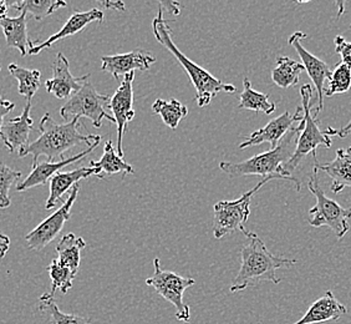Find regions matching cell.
Returning <instances> with one entry per match:
<instances>
[{"label": "cell", "instance_id": "cell-35", "mask_svg": "<svg viewBox=\"0 0 351 324\" xmlns=\"http://www.w3.org/2000/svg\"><path fill=\"white\" fill-rule=\"evenodd\" d=\"M324 131L325 134L329 136V137H331V136H339V137L344 139V137L351 134V119L350 121L348 122V125L344 126V128H339V130L338 128H328Z\"/></svg>", "mask_w": 351, "mask_h": 324}, {"label": "cell", "instance_id": "cell-4", "mask_svg": "<svg viewBox=\"0 0 351 324\" xmlns=\"http://www.w3.org/2000/svg\"><path fill=\"white\" fill-rule=\"evenodd\" d=\"M152 30L157 41L175 56L176 60L182 65L186 73L189 74V80L196 89V102L199 108L207 106L213 100V97H216L219 93H236V86H233L232 84H224L219 79H217L206 69L189 59L178 49L173 41L172 29L163 18L162 8H160L158 14L152 21Z\"/></svg>", "mask_w": 351, "mask_h": 324}, {"label": "cell", "instance_id": "cell-31", "mask_svg": "<svg viewBox=\"0 0 351 324\" xmlns=\"http://www.w3.org/2000/svg\"><path fill=\"white\" fill-rule=\"evenodd\" d=\"M329 86L325 89L324 96H334V95L348 93L351 88V70L345 64L340 62L334 70H331L329 76Z\"/></svg>", "mask_w": 351, "mask_h": 324}, {"label": "cell", "instance_id": "cell-34", "mask_svg": "<svg viewBox=\"0 0 351 324\" xmlns=\"http://www.w3.org/2000/svg\"><path fill=\"white\" fill-rule=\"evenodd\" d=\"M335 50L341 56V62L351 70V43L345 40L343 36H335Z\"/></svg>", "mask_w": 351, "mask_h": 324}, {"label": "cell", "instance_id": "cell-39", "mask_svg": "<svg viewBox=\"0 0 351 324\" xmlns=\"http://www.w3.org/2000/svg\"><path fill=\"white\" fill-rule=\"evenodd\" d=\"M8 8L7 1H0V21L7 18Z\"/></svg>", "mask_w": 351, "mask_h": 324}, {"label": "cell", "instance_id": "cell-28", "mask_svg": "<svg viewBox=\"0 0 351 324\" xmlns=\"http://www.w3.org/2000/svg\"><path fill=\"white\" fill-rule=\"evenodd\" d=\"M8 70L19 82V94L27 97V102H32L36 91L41 85V74L39 70L21 68L16 64H9Z\"/></svg>", "mask_w": 351, "mask_h": 324}, {"label": "cell", "instance_id": "cell-3", "mask_svg": "<svg viewBox=\"0 0 351 324\" xmlns=\"http://www.w3.org/2000/svg\"><path fill=\"white\" fill-rule=\"evenodd\" d=\"M244 235L248 241L241 251V270L230 286V292H241L264 281L280 284V278L276 276V272L279 268L297 264V259L274 256L254 232L245 230Z\"/></svg>", "mask_w": 351, "mask_h": 324}, {"label": "cell", "instance_id": "cell-27", "mask_svg": "<svg viewBox=\"0 0 351 324\" xmlns=\"http://www.w3.org/2000/svg\"><path fill=\"white\" fill-rule=\"evenodd\" d=\"M239 108H245L250 111L256 113H264L267 115H270L271 113L276 111V104L269 102V96L267 94H262L256 91L250 79L245 76L243 79V91L239 96Z\"/></svg>", "mask_w": 351, "mask_h": 324}, {"label": "cell", "instance_id": "cell-16", "mask_svg": "<svg viewBox=\"0 0 351 324\" xmlns=\"http://www.w3.org/2000/svg\"><path fill=\"white\" fill-rule=\"evenodd\" d=\"M101 69L106 73H110L119 80L121 75H128L135 73V70L146 71L151 68V65L156 61L154 55L142 51L141 49H136L128 54L111 55V56H102Z\"/></svg>", "mask_w": 351, "mask_h": 324}, {"label": "cell", "instance_id": "cell-9", "mask_svg": "<svg viewBox=\"0 0 351 324\" xmlns=\"http://www.w3.org/2000/svg\"><path fill=\"white\" fill-rule=\"evenodd\" d=\"M155 272L154 276L146 279V284L149 287H154L156 292L173 304L176 308V319L189 323L191 321V312L189 307L183 301V293L189 287L195 286L196 281L193 278H186L177 275L171 270H165L161 268L160 258L154 259Z\"/></svg>", "mask_w": 351, "mask_h": 324}, {"label": "cell", "instance_id": "cell-14", "mask_svg": "<svg viewBox=\"0 0 351 324\" xmlns=\"http://www.w3.org/2000/svg\"><path fill=\"white\" fill-rule=\"evenodd\" d=\"M54 76L45 82V89L49 94L54 95L56 99L69 100L75 93H77L82 85L88 80L90 75L75 78L70 73L69 60L62 53H58L53 65Z\"/></svg>", "mask_w": 351, "mask_h": 324}, {"label": "cell", "instance_id": "cell-18", "mask_svg": "<svg viewBox=\"0 0 351 324\" xmlns=\"http://www.w3.org/2000/svg\"><path fill=\"white\" fill-rule=\"evenodd\" d=\"M30 110L32 102H27V106L23 110L21 116L3 124L0 130V137L3 139L9 152H15L16 150L21 151L30 143L29 136L33 130V119L30 116Z\"/></svg>", "mask_w": 351, "mask_h": 324}, {"label": "cell", "instance_id": "cell-33", "mask_svg": "<svg viewBox=\"0 0 351 324\" xmlns=\"http://www.w3.org/2000/svg\"><path fill=\"white\" fill-rule=\"evenodd\" d=\"M21 177V171L9 167L5 163H0V209H5L10 206L9 191Z\"/></svg>", "mask_w": 351, "mask_h": 324}, {"label": "cell", "instance_id": "cell-30", "mask_svg": "<svg viewBox=\"0 0 351 324\" xmlns=\"http://www.w3.org/2000/svg\"><path fill=\"white\" fill-rule=\"evenodd\" d=\"M152 110L155 114H158L162 117L163 122L171 130H176L178 128L180 121L189 114V108H186L182 102H178L176 99H171L169 102L157 99L152 104Z\"/></svg>", "mask_w": 351, "mask_h": 324}, {"label": "cell", "instance_id": "cell-8", "mask_svg": "<svg viewBox=\"0 0 351 324\" xmlns=\"http://www.w3.org/2000/svg\"><path fill=\"white\" fill-rule=\"evenodd\" d=\"M269 180H261L256 187L245 192L233 201H218L215 205L213 216V236L221 240L234 232H245V223L250 213V201L253 195L262 189Z\"/></svg>", "mask_w": 351, "mask_h": 324}, {"label": "cell", "instance_id": "cell-25", "mask_svg": "<svg viewBox=\"0 0 351 324\" xmlns=\"http://www.w3.org/2000/svg\"><path fill=\"white\" fill-rule=\"evenodd\" d=\"M304 70L303 64L293 60L288 56H279L277 67L271 71V80L279 88L289 89L299 82V76Z\"/></svg>", "mask_w": 351, "mask_h": 324}, {"label": "cell", "instance_id": "cell-22", "mask_svg": "<svg viewBox=\"0 0 351 324\" xmlns=\"http://www.w3.org/2000/svg\"><path fill=\"white\" fill-rule=\"evenodd\" d=\"M90 166L96 169V176L99 178H104V175H115L121 172L122 177L126 175H134L135 171L132 166L128 162L123 161V159L116 154L114 143L108 140L105 143L104 154L99 161H90Z\"/></svg>", "mask_w": 351, "mask_h": 324}, {"label": "cell", "instance_id": "cell-20", "mask_svg": "<svg viewBox=\"0 0 351 324\" xmlns=\"http://www.w3.org/2000/svg\"><path fill=\"white\" fill-rule=\"evenodd\" d=\"M313 157L317 170L324 171L332 180L331 191L334 194H340L345 187H351V146L348 149L337 150L335 159L323 165L317 162V155H313Z\"/></svg>", "mask_w": 351, "mask_h": 324}, {"label": "cell", "instance_id": "cell-41", "mask_svg": "<svg viewBox=\"0 0 351 324\" xmlns=\"http://www.w3.org/2000/svg\"><path fill=\"white\" fill-rule=\"evenodd\" d=\"M3 102V99H1V94H0V102Z\"/></svg>", "mask_w": 351, "mask_h": 324}, {"label": "cell", "instance_id": "cell-7", "mask_svg": "<svg viewBox=\"0 0 351 324\" xmlns=\"http://www.w3.org/2000/svg\"><path fill=\"white\" fill-rule=\"evenodd\" d=\"M110 96L100 94L88 80L61 106L60 115L68 122L73 121L74 119L88 117L96 128H101L105 119L116 125L114 116L106 113V108H110Z\"/></svg>", "mask_w": 351, "mask_h": 324}, {"label": "cell", "instance_id": "cell-13", "mask_svg": "<svg viewBox=\"0 0 351 324\" xmlns=\"http://www.w3.org/2000/svg\"><path fill=\"white\" fill-rule=\"evenodd\" d=\"M306 38V34L303 32H295L294 34L289 38V45L294 47L297 50L298 55L300 56V59L303 61V67L304 70L311 76V81L314 82V86L317 93V106L315 111L317 114L324 108V91L325 81L329 79L331 74L329 65L320 60L315 55L309 53L302 44V40Z\"/></svg>", "mask_w": 351, "mask_h": 324}, {"label": "cell", "instance_id": "cell-6", "mask_svg": "<svg viewBox=\"0 0 351 324\" xmlns=\"http://www.w3.org/2000/svg\"><path fill=\"white\" fill-rule=\"evenodd\" d=\"M317 172L319 170L314 165L308 189L315 196L317 203L309 211V224L315 229L328 226L335 233V236L343 238L350 229L349 220L351 218V209H345L337 201L326 197L317 181Z\"/></svg>", "mask_w": 351, "mask_h": 324}, {"label": "cell", "instance_id": "cell-37", "mask_svg": "<svg viewBox=\"0 0 351 324\" xmlns=\"http://www.w3.org/2000/svg\"><path fill=\"white\" fill-rule=\"evenodd\" d=\"M9 247H10V238L0 232V258L7 255Z\"/></svg>", "mask_w": 351, "mask_h": 324}, {"label": "cell", "instance_id": "cell-15", "mask_svg": "<svg viewBox=\"0 0 351 324\" xmlns=\"http://www.w3.org/2000/svg\"><path fill=\"white\" fill-rule=\"evenodd\" d=\"M94 21H99V23L104 21V12L100 10V9L94 8V9L88 10V12H75L69 18L68 21L65 23V25L61 27L58 33L51 35L47 40L39 43V44L30 41L29 43V51H27V54H39L43 50L51 47L56 41L62 40V39H65L68 36H73V35L80 33L84 27H88L90 23H94Z\"/></svg>", "mask_w": 351, "mask_h": 324}, {"label": "cell", "instance_id": "cell-24", "mask_svg": "<svg viewBox=\"0 0 351 324\" xmlns=\"http://www.w3.org/2000/svg\"><path fill=\"white\" fill-rule=\"evenodd\" d=\"M86 247V242L82 237H76L74 233H68L62 237L60 242L56 246L58 261L62 266L68 267L75 275H77L80 259H82V251Z\"/></svg>", "mask_w": 351, "mask_h": 324}, {"label": "cell", "instance_id": "cell-29", "mask_svg": "<svg viewBox=\"0 0 351 324\" xmlns=\"http://www.w3.org/2000/svg\"><path fill=\"white\" fill-rule=\"evenodd\" d=\"M47 270L51 279V290L49 293L43 294L41 299H54L55 292L58 290H61V293L64 294L68 293L69 290H71L76 275L69 270L68 267L62 266L58 259H54L47 267Z\"/></svg>", "mask_w": 351, "mask_h": 324}, {"label": "cell", "instance_id": "cell-1", "mask_svg": "<svg viewBox=\"0 0 351 324\" xmlns=\"http://www.w3.org/2000/svg\"><path fill=\"white\" fill-rule=\"evenodd\" d=\"M303 126H304V117L302 121L294 125L288 131V134L284 136L276 149L253 156L243 162H219V167L230 177L257 175L261 176L262 180H269V181L276 178L291 181L295 185L297 191H300L302 189L300 181L289 175L288 172H285L284 165L291 160V156L294 154L297 148L298 137L300 135Z\"/></svg>", "mask_w": 351, "mask_h": 324}, {"label": "cell", "instance_id": "cell-32", "mask_svg": "<svg viewBox=\"0 0 351 324\" xmlns=\"http://www.w3.org/2000/svg\"><path fill=\"white\" fill-rule=\"evenodd\" d=\"M39 310L50 314L53 324H88V318L61 312L58 304L55 303L54 299H41L40 298Z\"/></svg>", "mask_w": 351, "mask_h": 324}, {"label": "cell", "instance_id": "cell-26", "mask_svg": "<svg viewBox=\"0 0 351 324\" xmlns=\"http://www.w3.org/2000/svg\"><path fill=\"white\" fill-rule=\"evenodd\" d=\"M8 7H14L21 13L30 14L35 21H40L60 8L66 7L62 0H19L7 1Z\"/></svg>", "mask_w": 351, "mask_h": 324}, {"label": "cell", "instance_id": "cell-5", "mask_svg": "<svg viewBox=\"0 0 351 324\" xmlns=\"http://www.w3.org/2000/svg\"><path fill=\"white\" fill-rule=\"evenodd\" d=\"M302 95V108L304 114V126L298 137L297 148L291 160L284 165L285 172L291 176V172L298 169L300 162L303 161L305 156L317 155V149L319 146H324L326 149H330L332 141L331 137L325 134L319 128L317 111L313 113V88L309 84H305L300 89Z\"/></svg>", "mask_w": 351, "mask_h": 324}, {"label": "cell", "instance_id": "cell-2", "mask_svg": "<svg viewBox=\"0 0 351 324\" xmlns=\"http://www.w3.org/2000/svg\"><path fill=\"white\" fill-rule=\"evenodd\" d=\"M80 119L59 125L51 119L50 114H45L41 119L40 136L34 142H30L27 148L19 151L21 157L33 155V165L38 163L39 156H47V161L58 162L65 160V152L86 143L88 148L95 143H100L101 136L82 135L80 132Z\"/></svg>", "mask_w": 351, "mask_h": 324}, {"label": "cell", "instance_id": "cell-21", "mask_svg": "<svg viewBox=\"0 0 351 324\" xmlns=\"http://www.w3.org/2000/svg\"><path fill=\"white\" fill-rule=\"evenodd\" d=\"M90 176H96V169L91 166L79 167L69 172H58L53 176L50 180V195L47 197L45 209H53L56 207L66 192H70L82 178H88Z\"/></svg>", "mask_w": 351, "mask_h": 324}, {"label": "cell", "instance_id": "cell-11", "mask_svg": "<svg viewBox=\"0 0 351 324\" xmlns=\"http://www.w3.org/2000/svg\"><path fill=\"white\" fill-rule=\"evenodd\" d=\"M134 79L135 73L123 76L120 88L116 90L115 94L110 100V108L114 113L116 126H117V155L123 159L125 152L122 149V139L123 134L128 131L129 122L134 120L135 117V110H134Z\"/></svg>", "mask_w": 351, "mask_h": 324}, {"label": "cell", "instance_id": "cell-19", "mask_svg": "<svg viewBox=\"0 0 351 324\" xmlns=\"http://www.w3.org/2000/svg\"><path fill=\"white\" fill-rule=\"evenodd\" d=\"M348 313L344 304L340 303L334 293L328 290L323 297L317 298L309 310L298 322L293 324H319L339 321Z\"/></svg>", "mask_w": 351, "mask_h": 324}, {"label": "cell", "instance_id": "cell-43", "mask_svg": "<svg viewBox=\"0 0 351 324\" xmlns=\"http://www.w3.org/2000/svg\"><path fill=\"white\" fill-rule=\"evenodd\" d=\"M0 69H1V68H0Z\"/></svg>", "mask_w": 351, "mask_h": 324}, {"label": "cell", "instance_id": "cell-10", "mask_svg": "<svg viewBox=\"0 0 351 324\" xmlns=\"http://www.w3.org/2000/svg\"><path fill=\"white\" fill-rule=\"evenodd\" d=\"M80 191V183H76L69 194L68 200L62 203L60 209H56L53 215L45 218L43 222L36 226L34 230L25 236L27 247L30 250L40 251L45 248L49 243L54 241L56 236L64 229V224L68 222L71 216V209Z\"/></svg>", "mask_w": 351, "mask_h": 324}, {"label": "cell", "instance_id": "cell-17", "mask_svg": "<svg viewBox=\"0 0 351 324\" xmlns=\"http://www.w3.org/2000/svg\"><path fill=\"white\" fill-rule=\"evenodd\" d=\"M99 146V143H95L93 146H90L86 150H84L80 154L65 159L62 161L58 162H41V163H36L32 166V172L29 174L25 180H23L21 183H18L16 186V191L18 192H23L27 189H33L36 186H41V185H47L53 176L56 175L58 172H60V170L66 167L69 165H73L75 162L82 161L85 156L91 154L96 148Z\"/></svg>", "mask_w": 351, "mask_h": 324}, {"label": "cell", "instance_id": "cell-36", "mask_svg": "<svg viewBox=\"0 0 351 324\" xmlns=\"http://www.w3.org/2000/svg\"><path fill=\"white\" fill-rule=\"evenodd\" d=\"M15 108V105H14L13 102H7V100H3V102H0V130H1V126H3V124H4V117Z\"/></svg>", "mask_w": 351, "mask_h": 324}, {"label": "cell", "instance_id": "cell-42", "mask_svg": "<svg viewBox=\"0 0 351 324\" xmlns=\"http://www.w3.org/2000/svg\"><path fill=\"white\" fill-rule=\"evenodd\" d=\"M350 29H351V25H350Z\"/></svg>", "mask_w": 351, "mask_h": 324}, {"label": "cell", "instance_id": "cell-40", "mask_svg": "<svg viewBox=\"0 0 351 324\" xmlns=\"http://www.w3.org/2000/svg\"><path fill=\"white\" fill-rule=\"evenodd\" d=\"M337 5L339 7L338 18H340V16H341V14L345 12L344 3H343V1H338V3H337Z\"/></svg>", "mask_w": 351, "mask_h": 324}, {"label": "cell", "instance_id": "cell-38", "mask_svg": "<svg viewBox=\"0 0 351 324\" xmlns=\"http://www.w3.org/2000/svg\"><path fill=\"white\" fill-rule=\"evenodd\" d=\"M102 5L106 8H112V9H119V10H125V5L122 1H101Z\"/></svg>", "mask_w": 351, "mask_h": 324}, {"label": "cell", "instance_id": "cell-12", "mask_svg": "<svg viewBox=\"0 0 351 324\" xmlns=\"http://www.w3.org/2000/svg\"><path fill=\"white\" fill-rule=\"evenodd\" d=\"M303 117L304 114H303L302 106L297 108L294 115H291L289 111H285L282 115L268 122L264 128L256 130L248 137H245V140L239 145V149L244 150L250 146H257L264 142L269 143L270 150L276 149L284 136L288 134V131L294 125L302 121Z\"/></svg>", "mask_w": 351, "mask_h": 324}, {"label": "cell", "instance_id": "cell-23", "mask_svg": "<svg viewBox=\"0 0 351 324\" xmlns=\"http://www.w3.org/2000/svg\"><path fill=\"white\" fill-rule=\"evenodd\" d=\"M0 27L5 35L8 47H15L25 56L29 51V36H27V13H21L16 18H5L0 21Z\"/></svg>", "mask_w": 351, "mask_h": 324}]
</instances>
